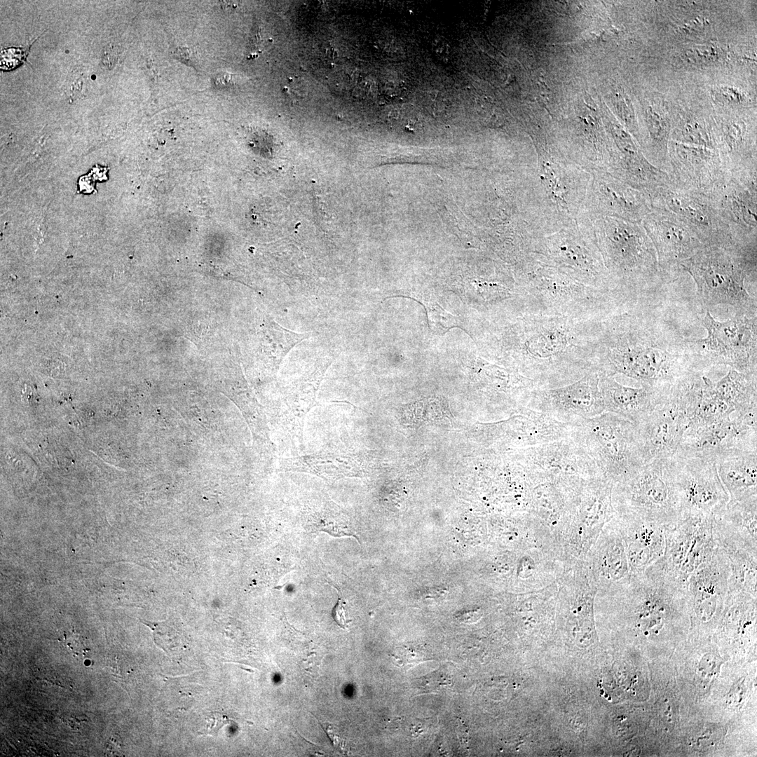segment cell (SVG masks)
<instances>
[{
    "label": "cell",
    "instance_id": "obj_22",
    "mask_svg": "<svg viewBox=\"0 0 757 757\" xmlns=\"http://www.w3.org/2000/svg\"><path fill=\"white\" fill-rule=\"evenodd\" d=\"M285 470L310 473L329 482L360 476L363 470L360 455L348 449H325L286 459Z\"/></svg>",
    "mask_w": 757,
    "mask_h": 757
},
{
    "label": "cell",
    "instance_id": "obj_26",
    "mask_svg": "<svg viewBox=\"0 0 757 757\" xmlns=\"http://www.w3.org/2000/svg\"><path fill=\"white\" fill-rule=\"evenodd\" d=\"M714 388L735 414L757 409V374L730 369L725 376L714 383Z\"/></svg>",
    "mask_w": 757,
    "mask_h": 757
},
{
    "label": "cell",
    "instance_id": "obj_9",
    "mask_svg": "<svg viewBox=\"0 0 757 757\" xmlns=\"http://www.w3.org/2000/svg\"><path fill=\"white\" fill-rule=\"evenodd\" d=\"M714 423L688 429L674 456L718 460L757 451V409Z\"/></svg>",
    "mask_w": 757,
    "mask_h": 757
},
{
    "label": "cell",
    "instance_id": "obj_34",
    "mask_svg": "<svg viewBox=\"0 0 757 757\" xmlns=\"http://www.w3.org/2000/svg\"><path fill=\"white\" fill-rule=\"evenodd\" d=\"M63 642L69 651L78 656L86 655L90 650L86 646V639L75 633L64 634Z\"/></svg>",
    "mask_w": 757,
    "mask_h": 757
},
{
    "label": "cell",
    "instance_id": "obj_30",
    "mask_svg": "<svg viewBox=\"0 0 757 757\" xmlns=\"http://www.w3.org/2000/svg\"><path fill=\"white\" fill-rule=\"evenodd\" d=\"M430 329L436 334L442 335L452 327H457L456 318L435 302L424 305Z\"/></svg>",
    "mask_w": 757,
    "mask_h": 757
},
{
    "label": "cell",
    "instance_id": "obj_36",
    "mask_svg": "<svg viewBox=\"0 0 757 757\" xmlns=\"http://www.w3.org/2000/svg\"><path fill=\"white\" fill-rule=\"evenodd\" d=\"M174 54L179 60L182 59V61L185 63L189 60V52L185 48H177Z\"/></svg>",
    "mask_w": 757,
    "mask_h": 757
},
{
    "label": "cell",
    "instance_id": "obj_19",
    "mask_svg": "<svg viewBox=\"0 0 757 757\" xmlns=\"http://www.w3.org/2000/svg\"><path fill=\"white\" fill-rule=\"evenodd\" d=\"M716 544L757 552V500L728 503L713 517Z\"/></svg>",
    "mask_w": 757,
    "mask_h": 757
},
{
    "label": "cell",
    "instance_id": "obj_15",
    "mask_svg": "<svg viewBox=\"0 0 757 757\" xmlns=\"http://www.w3.org/2000/svg\"><path fill=\"white\" fill-rule=\"evenodd\" d=\"M599 378L598 371H592L565 386L536 388L526 407L563 423L594 417L605 411Z\"/></svg>",
    "mask_w": 757,
    "mask_h": 757
},
{
    "label": "cell",
    "instance_id": "obj_25",
    "mask_svg": "<svg viewBox=\"0 0 757 757\" xmlns=\"http://www.w3.org/2000/svg\"><path fill=\"white\" fill-rule=\"evenodd\" d=\"M716 465L730 501L757 500V451L730 455Z\"/></svg>",
    "mask_w": 757,
    "mask_h": 757
},
{
    "label": "cell",
    "instance_id": "obj_29",
    "mask_svg": "<svg viewBox=\"0 0 757 757\" xmlns=\"http://www.w3.org/2000/svg\"><path fill=\"white\" fill-rule=\"evenodd\" d=\"M723 730L716 724L707 723L695 729L690 737V744L699 751L715 749L723 737Z\"/></svg>",
    "mask_w": 757,
    "mask_h": 757
},
{
    "label": "cell",
    "instance_id": "obj_31",
    "mask_svg": "<svg viewBox=\"0 0 757 757\" xmlns=\"http://www.w3.org/2000/svg\"><path fill=\"white\" fill-rule=\"evenodd\" d=\"M27 54V50L24 48H10L2 50L1 69L8 70L15 68L24 61Z\"/></svg>",
    "mask_w": 757,
    "mask_h": 757
},
{
    "label": "cell",
    "instance_id": "obj_8",
    "mask_svg": "<svg viewBox=\"0 0 757 757\" xmlns=\"http://www.w3.org/2000/svg\"><path fill=\"white\" fill-rule=\"evenodd\" d=\"M702 325L707 337L690 339L698 370L725 365L739 372L757 374L756 315L737 314L720 322L707 310Z\"/></svg>",
    "mask_w": 757,
    "mask_h": 757
},
{
    "label": "cell",
    "instance_id": "obj_18",
    "mask_svg": "<svg viewBox=\"0 0 757 757\" xmlns=\"http://www.w3.org/2000/svg\"><path fill=\"white\" fill-rule=\"evenodd\" d=\"M641 224L656 251L662 272L676 277L681 264L704 245L695 233L672 214L652 208Z\"/></svg>",
    "mask_w": 757,
    "mask_h": 757
},
{
    "label": "cell",
    "instance_id": "obj_21",
    "mask_svg": "<svg viewBox=\"0 0 757 757\" xmlns=\"http://www.w3.org/2000/svg\"><path fill=\"white\" fill-rule=\"evenodd\" d=\"M599 377L605 411L620 416L635 425L650 412L667 390L646 386L632 388L617 382L614 376L599 374Z\"/></svg>",
    "mask_w": 757,
    "mask_h": 757
},
{
    "label": "cell",
    "instance_id": "obj_13",
    "mask_svg": "<svg viewBox=\"0 0 757 757\" xmlns=\"http://www.w3.org/2000/svg\"><path fill=\"white\" fill-rule=\"evenodd\" d=\"M756 165L733 170L711 196L734 243L756 247Z\"/></svg>",
    "mask_w": 757,
    "mask_h": 757
},
{
    "label": "cell",
    "instance_id": "obj_24",
    "mask_svg": "<svg viewBox=\"0 0 757 757\" xmlns=\"http://www.w3.org/2000/svg\"><path fill=\"white\" fill-rule=\"evenodd\" d=\"M329 364H320L315 369L289 388L285 397L282 414L285 424L293 442L303 445L305 418L315 404V395L323 375Z\"/></svg>",
    "mask_w": 757,
    "mask_h": 757
},
{
    "label": "cell",
    "instance_id": "obj_12",
    "mask_svg": "<svg viewBox=\"0 0 757 757\" xmlns=\"http://www.w3.org/2000/svg\"><path fill=\"white\" fill-rule=\"evenodd\" d=\"M512 457L533 484L562 477H603L586 450L569 437L516 450Z\"/></svg>",
    "mask_w": 757,
    "mask_h": 757
},
{
    "label": "cell",
    "instance_id": "obj_1",
    "mask_svg": "<svg viewBox=\"0 0 757 757\" xmlns=\"http://www.w3.org/2000/svg\"><path fill=\"white\" fill-rule=\"evenodd\" d=\"M594 348L599 374H622L657 389L697 370L690 339L669 320L635 308L601 319Z\"/></svg>",
    "mask_w": 757,
    "mask_h": 757
},
{
    "label": "cell",
    "instance_id": "obj_3",
    "mask_svg": "<svg viewBox=\"0 0 757 757\" xmlns=\"http://www.w3.org/2000/svg\"><path fill=\"white\" fill-rule=\"evenodd\" d=\"M694 280L704 306H732L737 315H756V298L745 280L756 274V248L703 245L681 264Z\"/></svg>",
    "mask_w": 757,
    "mask_h": 757
},
{
    "label": "cell",
    "instance_id": "obj_2",
    "mask_svg": "<svg viewBox=\"0 0 757 757\" xmlns=\"http://www.w3.org/2000/svg\"><path fill=\"white\" fill-rule=\"evenodd\" d=\"M504 329L500 350L511 369L540 388L573 383L597 371L594 343L599 321L524 313Z\"/></svg>",
    "mask_w": 757,
    "mask_h": 757
},
{
    "label": "cell",
    "instance_id": "obj_33",
    "mask_svg": "<svg viewBox=\"0 0 757 757\" xmlns=\"http://www.w3.org/2000/svg\"><path fill=\"white\" fill-rule=\"evenodd\" d=\"M716 97L727 104H737L743 102L744 96L742 92L732 86H721L716 91Z\"/></svg>",
    "mask_w": 757,
    "mask_h": 757
},
{
    "label": "cell",
    "instance_id": "obj_23",
    "mask_svg": "<svg viewBox=\"0 0 757 757\" xmlns=\"http://www.w3.org/2000/svg\"><path fill=\"white\" fill-rule=\"evenodd\" d=\"M596 568L599 585L615 589L631 580L629 564L622 531L614 515L598 545Z\"/></svg>",
    "mask_w": 757,
    "mask_h": 757
},
{
    "label": "cell",
    "instance_id": "obj_20",
    "mask_svg": "<svg viewBox=\"0 0 757 757\" xmlns=\"http://www.w3.org/2000/svg\"><path fill=\"white\" fill-rule=\"evenodd\" d=\"M625 541L632 575L644 572L661 558L665 549V528L657 523L615 514Z\"/></svg>",
    "mask_w": 757,
    "mask_h": 757
},
{
    "label": "cell",
    "instance_id": "obj_5",
    "mask_svg": "<svg viewBox=\"0 0 757 757\" xmlns=\"http://www.w3.org/2000/svg\"><path fill=\"white\" fill-rule=\"evenodd\" d=\"M569 437L586 450L613 485L647 464L635 424L617 414L604 411L571 423Z\"/></svg>",
    "mask_w": 757,
    "mask_h": 757
},
{
    "label": "cell",
    "instance_id": "obj_17",
    "mask_svg": "<svg viewBox=\"0 0 757 757\" xmlns=\"http://www.w3.org/2000/svg\"><path fill=\"white\" fill-rule=\"evenodd\" d=\"M730 575V561L717 545L688 578L686 597L697 626L710 627L716 620L727 597Z\"/></svg>",
    "mask_w": 757,
    "mask_h": 757
},
{
    "label": "cell",
    "instance_id": "obj_4",
    "mask_svg": "<svg viewBox=\"0 0 757 757\" xmlns=\"http://www.w3.org/2000/svg\"><path fill=\"white\" fill-rule=\"evenodd\" d=\"M519 285L525 313L598 320L629 306L620 295L587 285L563 273L528 271Z\"/></svg>",
    "mask_w": 757,
    "mask_h": 757
},
{
    "label": "cell",
    "instance_id": "obj_32",
    "mask_svg": "<svg viewBox=\"0 0 757 757\" xmlns=\"http://www.w3.org/2000/svg\"><path fill=\"white\" fill-rule=\"evenodd\" d=\"M333 585L336 589H337L339 593L337 603L334 606L332 611V616L335 622L340 627L343 629H347L348 627V624L351 622V619H350L348 615L347 603H346L342 596L343 595L341 590L336 585Z\"/></svg>",
    "mask_w": 757,
    "mask_h": 757
},
{
    "label": "cell",
    "instance_id": "obj_35",
    "mask_svg": "<svg viewBox=\"0 0 757 757\" xmlns=\"http://www.w3.org/2000/svg\"><path fill=\"white\" fill-rule=\"evenodd\" d=\"M206 729L203 735H216L217 731L225 724L229 723V718L219 712H212L207 718Z\"/></svg>",
    "mask_w": 757,
    "mask_h": 757
},
{
    "label": "cell",
    "instance_id": "obj_11",
    "mask_svg": "<svg viewBox=\"0 0 757 757\" xmlns=\"http://www.w3.org/2000/svg\"><path fill=\"white\" fill-rule=\"evenodd\" d=\"M674 479L681 519L714 517L730 497L718 476L716 462L674 456Z\"/></svg>",
    "mask_w": 757,
    "mask_h": 757
},
{
    "label": "cell",
    "instance_id": "obj_7",
    "mask_svg": "<svg viewBox=\"0 0 757 757\" xmlns=\"http://www.w3.org/2000/svg\"><path fill=\"white\" fill-rule=\"evenodd\" d=\"M700 374L692 371L665 390L655 406L636 424L647 463L674 456L693 417Z\"/></svg>",
    "mask_w": 757,
    "mask_h": 757
},
{
    "label": "cell",
    "instance_id": "obj_27",
    "mask_svg": "<svg viewBox=\"0 0 757 757\" xmlns=\"http://www.w3.org/2000/svg\"><path fill=\"white\" fill-rule=\"evenodd\" d=\"M307 527L312 532H326L334 537L354 536L348 514L331 500L310 506L305 512Z\"/></svg>",
    "mask_w": 757,
    "mask_h": 757
},
{
    "label": "cell",
    "instance_id": "obj_14",
    "mask_svg": "<svg viewBox=\"0 0 757 757\" xmlns=\"http://www.w3.org/2000/svg\"><path fill=\"white\" fill-rule=\"evenodd\" d=\"M665 549L661 559L667 571L686 584L690 574L707 560L717 547L713 517H690L665 528Z\"/></svg>",
    "mask_w": 757,
    "mask_h": 757
},
{
    "label": "cell",
    "instance_id": "obj_10",
    "mask_svg": "<svg viewBox=\"0 0 757 757\" xmlns=\"http://www.w3.org/2000/svg\"><path fill=\"white\" fill-rule=\"evenodd\" d=\"M650 202L652 208L669 212L684 223L704 245L737 246L711 196L671 182L658 189Z\"/></svg>",
    "mask_w": 757,
    "mask_h": 757
},
{
    "label": "cell",
    "instance_id": "obj_28",
    "mask_svg": "<svg viewBox=\"0 0 757 757\" xmlns=\"http://www.w3.org/2000/svg\"><path fill=\"white\" fill-rule=\"evenodd\" d=\"M734 413L735 410L716 394L714 382L703 374L696 408L688 429L714 423Z\"/></svg>",
    "mask_w": 757,
    "mask_h": 757
},
{
    "label": "cell",
    "instance_id": "obj_16",
    "mask_svg": "<svg viewBox=\"0 0 757 757\" xmlns=\"http://www.w3.org/2000/svg\"><path fill=\"white\" fill-rule=\"evenodd\" d=\"M665 172L671 182L709 196L730 175L716 149L676 142L667 150Z\"/></svg>",
    "mask_w": 757,
    "mask_h": 757
},
{
    "label": "cell",
    "instance_id": "obj_6",
    "mask_svg": "<svg viewBox=\"0 0 757 757\" xmlns=\"http://www.w3.org/2000/svg\"><path fill=\"white\" fill-rule=\"evenodd\" d=\"M674 456L656 458L628 479L615 484L612 503L619 516L659 524L681 520L674 479Z\"/></svg>",
    "mask_w": 757,
    "mask_h": 757
}]
</instances>
